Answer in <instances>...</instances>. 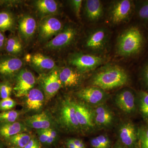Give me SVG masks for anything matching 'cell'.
<instances>
[{
	"label": "cell",
	"mask_w": 148,
	"mask_h": 148,
	"mask_svg": "<svg viewBox=\"0 0 148 148\" xmlns=\"http://www.w3.org/2000/svg\"><path fill=\"white\" fill-rule=\"evenodd\" d=\"M129 81L125 71L119 66H109L96 74L92 78V84L103 90L123 86Z\"/></svg>",
	"instance_id": "6da1fadb"
},
{
	"label": "cell",
	"mask_w": 148,
	"mask_h": 148,
	"mask_svg": "<svg viewBox=\"0 0 148 148\" xmlns=\"http://www.w3.org/2000/svg\"><path fill=\"white\" fill-rule=\"evenodd\" d=\"M144 36L138 27H132L123 32L117 43L118 53L123 56H131L140 53L144 45Z\"/></svg>",
	"instance_id": "7a4b0ae2"
},
{
	"label": "cell",
	"mask_w": 148,
	"mask_h": 148,
	"mask_svg": "<svg viewBox=\"0 0 148 148\" xmlns=\"http://www.w3.org/2000/svg\"><path fill=\"white\" fill-rule=\"evenodd\" d=\"M58 117L61 125L66 130L74 132L81 130L73 101L70 99L63 101L59 109Z\"/></svg>",
	"instance_id": "3957f363"
},
{
	"label": "cell",
	"mask_w": 148,
	"mask_h": 148,
	"mask_svg": "<svg viewBox=\"0 0 148 148\" xmlns=\"http://www.w3.org/2000/svg\"><path fill=\"white\" fill-rule=\"evenodd\" d=\"M81 130L89 132L95 127L92 109L84 103L73 101Z\"/></svg>",
	"instance_id": "277c9868"
},
{
	"label": "cell",
	"mask_w": 148,
	"mask_h": 148,
	"mask_svg": "<svg viewBox=\"0 0 148 148\" xmlns=\"http://www.w3.org/2000/svg\"><path fill=\"white\" fill-rule=\"evenodd\" d=\"M36 82V79L32 72L26 69L21 70L16 76V84L13 88L16 96H26L34 88Z\"/></svg>",
	"instance_id": "5b68a950"
},
{
	"label": "cell",
	"mask_w": 148,
	"mask_h": 148,
	"mask_svg": "<svg viewBox=\"0 0 148 148\" xmlns=\"http://www.w3.org/2000/svg\"><path fill=\"white\" fill-rule=\"evenodd\" d=\"M115 102L118 108L125 113L133 115L138 112L137 95L132 90H125L119 92Z\"/></svg>",
	"instance_id": "8992f818"
},
{
	"label": "cell",
	"mask_w": 148,
	"mask_h": 148,
	"mask_svg": "<svg viewBox=\"0 0 148 148\" xmlns=\"http://www.w3.org/2000/svg\"><path fill=\"white\" fill-rule=\"evenodd\" d=\"M119 141L127 148H139L138 127L131 121L126 122L120 127Z\"/></svg>",
	"instance_id": "52a82bcc"
},
{
	"label": "cell",
	"mask_w": 148,
	"mask_h": 148,
	"mask_svg": "<svg viewBox=\"0 0 148 148\" xmlns=\"http://www.w3.org/2000/svg\"><path fill=\"white\" fill-rule=\"evenodd\" d=\"M103 62L101 57L87 54H76L72 56L70 62L79 71L82 72L93 70Z\"/></svg>",
	"instance_id": "ba28073f"
},
{
	"label": "cell",
	"mask_w": 148,
	"mask_h": 148,
	"mask_svg": "<svg viewBox=\"0 0 148 148\" xmlns=\"http://www.w3.org/2000/svg\"><path fill=\"white\" fill-rule=\"evenodd\" d=\"M63 30V24L56 17L48 16L42 18L39 26V35L41 40H47L56 36Z\"/></svg>",
	"instance_id": "9c48e42d"
},
{
	"label": "cell",
	"mask_w": 148,
	"mask_h": 148,
	"mask_svg": "<svg viewBox=\"0 0 148 148\" xmlns=\"http://www.w3.org/2000/svg\"><path fill=\"white\" fill-rule=\"evenodd\" d=\"M77 95L86 103L96 106L102 104L108 97L104 90L95 86L83 88L77 92Z\"/></svg>",
	"instance_id": "30bf717a"
},
{
	"label": "cell",
	"mask_w": 148,
	"mask_h": 148,
	"mask_svg": "<svg viewBox=\"0 0 148 148\" xmlns=\"http://www.w3.org/2000/svg\"><path fill=\"white\" fill-rule=\"evenodd\" d=\"M132 10V5L131 1H118L114 4L111 9V21L115 24H119L125 21L130 16Z\"/></svg>",
	"instance_id": "8fae6325"
},
{
	"label": "cell",
	"mask_w": 148,
	"mask_h": 148,
	"mask_svg": "<svg viewBox=\"0 0 148 148\" xmlns=\"http://www.w3.org/2000/svg\"><path fill=\"white\" fill-rule=\"evenodd\" d=\"M76 34L75 29L72 27H67L49 40L45 47L48 49H57L65 47L72 42Z\"/></svg>",
	"instance_id": "7c38bea8"
},
{
	"label": "cell",
	"mask_w": 148,
	"mask_h": 148,
	"mask_svg": "<svg viewBox=\"0 0 148 148\" xmlns=\"http://www.w3.org/2000/svg\"><path fill=\"white\" fill-rule=\"evenodd\" d=\"M41 85L48 99L52 98L61 88L62 84L59 76V71L53 70L41 79Z\"/></svg>",
	"instance_id": "4fadbf2b"
},
{
	"label": "cell",
	"mask_w": 148,
	"mask_h": 148,
	"mask_svg": "<svg viewBox=\"0 0 148 148\" xmlns=\"http://www.w3.org/2000/svg\"><path fill=\"white\" fill-rule=\"evenodd\" d=\"M95 126L101 128L109 127L114 120L113 114L107 106L98 105L92 109Z\"/></svg>",
	"instance_id": "5bb4252c"
},
{
	"label": "cell",
	"mask_w": 148,
	"mask_h": 148,
	"mask_svg": "<svg viewBox=\"0 0 148 148\" xmlns=\"http://www.w3.org/2000/svg\"><path fill=\"white\" fill-rule=\"evenodd\" d=\"M23 62L19 58L14 57H5L0 59V75L10 77L20 71Z\"/></svg>",
	"instance_id": "9a60e30c"
},
{
	"label": "cell",
	"mask_w": 148,
	"mask_h": 148,
	"mask_svg": "<svg viewBox=\"0 0 148 148\" xmlns=\"http://www.w3.org/2000/svg\"><path fill=\"white\" fill-rule=\"evenodd\" d=\"M27 127L37 130L51 128L52 121L50 116L46 112L36 114L28 117L24 121Z\"/></svg>",
	"instance_id": "2e32d148"
},
{
	"label": "cell",
	"mask_w": 148,
	"mask_h": 148,
	"mask_svg": "<svg viewBox=\"0 0 148 148\" xmlns=\"http://www.w3.org/2000/svg\"><path fill=\"white\" fill-rule=\"evenodd\" d=\"M27 126L20 122L0 123V136L7 140L18 133L27 131Z\"/></svg>",
	"instance_id": "e0dca14e"
},
{
	"label": "cell",
	"mask_w": 148,
	"mask_h": 148,
	"mask_svg": "<svg viewBox=\"0 0 148 148\" xmlns=\"http://www.w3.org/2000/svg\"><path fill=\"white\" fill-rule=\"evenodd\" d=\"M25 97V104L28 110L38 111L42 108L44 102L45 96L40 89L33 88Z\"/></svg>",
	"instance_id": "ac0fdd59"
},
{
	"label": "cell",
	"mask_w": 148,
	"mask_h": 148,
	"mask_svg": "<svg viewBox=\"0 0 148 148\" xmlns=\"http://www.w3.org/2000/svg\"><path fill=\"white\" fill-rule=\"evenodd\" d=\"M29 58L32 66L40 71L53 70L55 66V63L53 59L42 53H35Z\"/></svg>",
	"instance_id": "d6986e66"
},
{
	"label": "cell",
	"mask_w": 148,
	"mask_h": 148,
	"mask_svg": "<svg viewBox=\"0 0 148 148\" xmlns=\"http://www.w3.org/2000/svg\"><path fill=\"white\" fill-rule=\"evenodd\" d=\"M37 28L36 21L30 15H25L18 22V30L25 39H29L34 34Z\"/></svg>",
	"instance_id": "ffe728a7"
},
{
	"label": "cell",
	"mask_w": 148,
	"mask_h": 148,
	"mask_svg": "<svg viewBox=\"0 0 148 148\" xmlns=\"http://www.w3.org/2000/svg\"><path fill=\"white\" fill-rule=\"evenodd\" d=\"M61 83L66 87H73L78 84L80 79L79 74L68 67L64 68L59 71Z\"/></svg>",
	"instance_id": "44dd1931"
},
{
	"label": "cell",
	"mask_w": 148,
	"mask_h": 148,
	"mask_svg": "<svg viewBox=\"0 0 148 148\" xmlns=\"http://www.w3.org/2000/svg\"><path fill=\"white\" fill-rule=\"evenodd\" d=\"M85 10L88 18L91 21H96L103 14V5L98 0H87L86 2Z\"/></svg>",
	"instance_id": "7402d4cb"
},
{
	"label": "cell",
	"mask_w": 148,
	"mask_h": 148,
	"mask_svg": "<svg viewBox=\"0 0 148 148\" xmlns=\"http://www.w3.org/2000/svg\"><path fill=\"white\" fill-rule=\"evenodd\" d=\"M106 39V34L103 29H99L92 33L88 38L86 46L90 49L98 50L103 47Z\"/></svg>",
	"instance_id": "603a6c76"
},
{
	"label": "cell",
	"mask_w": 148,
	"mask_h": 148,
	"mask_svg": "<svg viewBox=\"0 0 148 148\" xmlns=\"http://www.w3.org/2000/svg\"><path fill=\"white\" fill-rule=\"evenodd\" d=\"M137 95L138 112L145 123H148V92L140 90Z\"/></svg>",
	"instance_id": "cb8c5ba5"
},
{
	"label": "cell",
	"mask_w": 148,
	"mask_h": 148,
	"mask_svg": "<svg viewBox=\"0 0 148 148\" xmlns=\"http://www.w3.org/2000/svg\"><path fill=\"white\" fill-rule=\"evenodd\" d=\"M38 10L43 14H52L58 10V4L53 0H38L35 2Z\"/></svg>",
	"instance_id": "d4e9b609"
},
{
	"label": "cell",
	"mask_w": 148,
	"mask_h": 148,
	"mask_svg": "<svg viewBox=\"0 0 148 148\" xmlns=\"http://www.w3.org/2000/svg\"><path fill=\"white\" fill-rule=\"evenodd\" d=\"M32 138L31 135L24 132L14 135L6 140L11 147L24 148Z\"/></svg>",
	"instance_id": "484cf974"
},
{
	"label": "cell",
	"mask_w": 148,
	"mask_h": 148,
	"mask_svg": "<svg viewBox=\"0 0 148 148\" xmlns=\"http://www.w3.org/2000/svg\"><path fill=\"white\" fill-rule=\"evenodd\" d=\"M14 25V18L11 13L7 11L0 12V32L11 30Z\"/></svg>",
	"instance_id": "4316f807"
},
{
	"label": "cell",
	"mask_w": 148,
	"mask_h": 148,
	"mask_svg": "<svg viewBox=\"0 0 148 148\" xmlns=\"http://www.w3.org/2000/svg\"><path fill=\"white\" fill-rule=\"evenodd\" d=\"M139 148H148V123L138 127Z\"/></svg>",
	"instance_id": "83f0119b"
},
{
	"label": "cell",
	"mask_w": 148,
	"mask_h": 148,
	"mask_svg": "<svg viewBox=\"0 0 148 148\" xmlns=\"http://www.w3.org/2000/svg\"><path fill=\"white\" fill-rule=\"evenodd\" d=\"M5 49L9 53L17 54L21 52L22 46L21 43L18 39L12 37L8 40L6 44Z\"/></svg>",
	"instance_id": "f1b7e54d"
},
{
	"label": "cell",
	"mask_w": 148,
	"mask_h": 148,
	"mask_svg": "<svg viewBox=\"0 0 148 148\" xmlns=\"http://www.w3.org/2000/svg\"><path fill=\"white\" fill-rule=\"evenodd\" d=\"M20 113L14 110L3 111L0 112V123L14 122L16 121Z\"/></svg>",
	"instance_id": "f546056e"
},
{
	"label": "cell",
	"mask_w": 148,
	"mask_h": 148,
	"mask_svg": "<svg viewBox=\"0 0 148 148\" xmlns=\"http://www.w3.org/2000/svg\"><path fill=\"white\" fill-rule=\"evenodd\" d=\"M13 90L11 85L7 82L0 83V97L2 99L10 98Z\"/></svg>",
	"instance_id": "4dcf8cb0"
},
{
	"label": "cell",
	"mask_w": 148,
	"mask_h": 148,
	"mask_svg": "<svg viewBox=\"0 0 148 148\" xmlns=\"http://www.w3.org/2000/svg\"><path fill=\"white\" fill-rule=\"evenodd\" d=\"M15 101L10 98L2 99L0 101V111L10 110L16 105Z\"/></svg>",
	"instance_id": "1f68e13d"
},
{
	"label": "cell",
	"mask_w": 148,
	"mask_h": 148,
	"mask_svg": "<svg viewBox=\"0 0 148 148\" xmlns=\"http://www.w3.org/2000/svg\"><path fill=\"white\" fill-rule=\"evenodd\" d=\"M37 133L40 143L46 145L48 136V129L37 130Z\"/></svg>",
	"instance_id": "d6a6232c"
},
{
	"label": "cell",
	"mask_w": 148,
	"mask_h": 148,
	"mask_svg": "<svg viewBox=\"0 0 148 148\" xmlns=\"http://www.w3.org/2000/svg\"><path fill=\"white\" fill-rule=\"evenodd\" d=\"M141 80L145 91L148 92V63L146 64L142 71Z\"/></svg>",
	"instance_id": "836d02e7"
},
{
	"label": "cell",
	"mask_w": 148,
	"mask_h": 148,
	"mask_svg": "<svg viewBox=\"0 0 148 148\" xmlns=\"http://www.w3.org/2000/svg\"><path fill=\"white\" fill-rule=\"evenodd\" d=\"M96 137L103 148H111V141L108 136L101 135Z\"/></svg>",
	"instance_id": "e575fe53"
},
{
	"label": "cell",
	"mask_w": 148,
	"mask_h": 148,
	"mask_svg": "<svg viewBox=\"0 0 148 148\" xmlns=\"http://www.w3.org/2000/svg\"><path fill=\"white\" fill-rule=\"evenodd\" d=\"M140 18L148 20V1L145 3L140 8L138 12Z\"/></svg>",
	"instance_id": "d590c367"
},
{
	"label": "cell",
	"mask_w": 148,
	"mask_h": 148,
	"mask_svg": "<svg viewBox=\"0 0 148 148\" xmlns=\"http://www.w3.org/2000/svg\"><path fill=\"white\" fill-rule=\"evenodd\" d=\"M82 2L81 0H73L71 2L74 12L78 17H79Z\"/></svg>",
	"instance_id": "8d00e7d4"
},
{
	"label": "cell",
	"mask_w": 148,
	"mask_h": 148,
	"mask_svg": "<svg viewBox=\"0 0 148 148\" xmlns=\"http://www.w3.org/2000/svg\"><path fill=\"white\" fill-rule=\"evenodd\" d=\"M24 148H41V144L38 139L33 137Z\"/></svg>",
	"instance_id": "74e56055"
},
{
	"label": "cell",
	"mask_w": 148,
	"mask_h": 148,
	"mask_svg": "<svg viewBox=\"0 0 148 148\" xmlns=\"http://www.w3.org/2000/svg\"><path fill=\"white\" fill-rule=\"evenodd\" d=\"M72 143H73L76 147L79 148H86V145L82 140L77 138L70 139Z\"/></svg>",
	"instance_id": "f35d334b"
},
{
	"label": "cell",
	"mask_w": 148,
	"mask_h": 148,
	"mask_svg": "<svg viewBox=\"0 0 148 148\" xmlns=\"http://www.w3.org/2000/svg\"><path fill=\"white\" fill-rule=\"evenodd\" d=\"M90 144L92 148H103L97 137L90 140Z\"/></svg>",
	"instance_id": "ab89813d"
},
{
	"label": "cell",
	"mask_w": 148,
	"mask_h": 148,
	"mask_svg": "<svg viewBox=\"0 0 148 148\" xmlns=\"http://www.w3.org/2000/svg\"><path fill=\"white\" fill-rule=\"evenodd\" d=\"M66 146L67 148H79L76 147L73 143L71 141L70 139L66 140Z\"/></svg>",
	"instance_id": "60d3db41"
},
{
	"label": "cell",
	"mask_w": 148,
	"mask_h": 148,
	"mask_svg": "<svg viewBox=\"0 0 148 148\" xmlns=\"http://www.w3.org/2000/svg\"><path fill=\"white\" fill-rule=\"evenodd\" d=\"M112 148H127L121 144L120 141H118L113 146Z\"/></svg>",
	"instance_id": "b9f144b4"
},
{
	"label": "cell",
	"mask_w": 148,
	"mask_h": 148,
	"mask_svg": "<svg viewBox=\"0 0 148 148\" xmlns=\"http://www.w3.org/2000/svg\"><path fill=\"white\" fill-rule=\"evenodd\" d=\"M5 38L4 36L1 33V32H0V41H5Z\"/></svg>",
	"instance_id": "7bdbcfd3"
},
{
	"label": "cell",
	"mask_w": 148,
	"mask_h": 148,
	"mask_svg": "<svg viewBox=\"0 0 148 148\" xmlns=\"http://www.w3.org/2000/svg\"><path fill=\"white\" fill-rule=\"evenodd\" d=\"M8 148H20L17 147H10Z\"/></svg>",
	"instance_id": "ee69618b"
},
{
	"label": "cell",
	"mask_w": 148,
	"mask_h": 148,
	"mask_svg": "<svg viewBox=\"0 0 148 148\" xmlns=\"http://www.w3.org/2000/svg\"><path fill=\"white\" fill-rule=\"evenodd\" d=\"M0 148H3V146L1 144H0Z\"/></svg>",
	"instance_id": "f6af8a7d"
},
{
	"label": "cell",
	"mask_w": 148,
	"mask_h": 148,
	"mask_svg": "<svg viewBox=\"0 0 148 148\" xmlns=\"http://www.w3.org/2000/svg\"><path fill=\"white\" fill-rule=\"evenodd\" d=\"M2 1H0V3H1Z\"/></svg>",
	"instance_id": "bcb514c9"
}]
</instances>
